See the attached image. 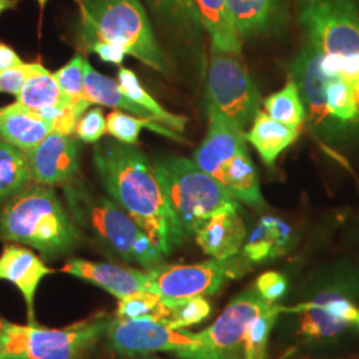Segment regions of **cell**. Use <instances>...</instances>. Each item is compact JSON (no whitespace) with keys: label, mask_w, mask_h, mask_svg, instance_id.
I'll return each mask as SVG.
<instances>
[{"label":"cell","mask_w":359,"mask_h":359,"mask_svg":"<svg viewBox=\"0 0 359 359\" xmlns=\"http://www.w3.org/2000/svg\"><path fill=\"white\" fill-rule=\"evenodd\" d=\"M93 165L116 204L148 233L164 256H170L187 233L149 158L135 145L107 139L95 144Z\"/></svg>","instance_id":"1"},{"label":"cell","mask_w":359,"mask_h":359,"mask_svg":"<svg viewBox=\"0 0 359 359\" xmlns=\"http://www.w3.org/2000/svg\"><path fill=\"white\" fill-rule=\"evenodd\" d=\"M0 240L57 259L76 249L81 231L53 188L32 182L0 206Z\"/></svg>","instance_id":"2"},{"label":"cell","mask_w":359,"mask_h":359,"mask_svg":"<svg viewBox=\"0 0 359 359\" xmlns=\"http://www.w3.org/2000/svg\"><path fill=\"white\" fill-rule=\"evenodd\" d=\"M63 192L79 229L90 231L115 255L144 270L165 264V256L148 233L114 200L90 192L80 175L63 185Z\"/></svg>","instance_id":"3"},{"label":"cell","mask_w":359,"mask_h":359,"mask_svg":"<svg viewBox=\"0 0 359 359\" xmlns=\"http://www.w3.org/2000/svg\"><path fill=\"white\" fill-rule=\"evenodd\" d=\"M298 25L321 53L323 71L353 87L359 80L358 0H297Z\"/></svg>","instance_id":"4"},{"label":"cell","mask_w":359,"mask_h":359,"mask_svg":"<svg viewBox=\"0 0 359 359\" xmlns=\"http://www.w3.org/2000/svg\"><path fill=\"white\" fill-rule=\"evenodd\" d=\"M77 39L81 48L96 40L121 47L154 71L167 72L148 13L140 0H81Z\"/></svg>","instance_id":"5"},{"label":"cell","mask_w":359,"mask_h":359,"mask_svg":"<svg viewBox=\"0 0 359 359\" xmlns=\"http://www.w3.org/2000/svg\"><path fill=\"white\" fill-rule=\"evenodd\" d=\"M176 217L187 234H194L219 213L240 210L238 200L193 158L164 156L154 163Z\"/></svg>","instance_id":"6"},{"label":"cell","mask_w":359,"mask_h":359,"mask_svg":"<svg viewBox=\"0 0 359 359\" xmlns=\"http://www.w3.org/2000/svg\"><path fill=\"white\" fill-rule=\"evenodd\" d=\"M112 318L96 313L60 329L11 323L0 359H87Z\"/></svg>","instance_id":"7"},{"label":"cell","mask_w":359,"mask_h":359,"mask_svg":"<svg viewBox=\"0 0 359 359\" xmlns=\"http://www.w3.org/2000/svg\"><path fill=\"white\" fill-rule=\"evenodd\" d=\"M208 100L210 107L245 132L253 124L261 97L241 55L212 50Z\"/></svg>","instance_id":"8"},{"label":"cell","mask_w":359,"mask_h":359,"mask_svg":"<svg viewBox=\"0 0 359 359\" xmlns=\"http://www.w3.org/2000/svg\"><path fill=\"white\" fill-rule=\"evenodd\" d=\"M269 302L249 287L231 299L216 321L197 333L201 345L180 353L181 359H244L245 341L252 322L271 308Z\"/></svg>","instance_id":"9"},{"label":"cell","mask_w":359,"mask_h":359,"mask_svg":"<svg viewBox=\"0 0 359 359\" xmlns=\"http://www.w3.org/2000/svg\"><path fill=\"white\" fill-rule=\"evenodd\" d=\"M250 265L252 262L240 252L226 259L212 258L193 265L163 264L149 270V274L154 293L165 302H173L216 294L225 283L243 277Z\"/></svg>","instance_id":"10"},{"label":"cell","mask_w":359,"mask_h":359,"mask_svg":"<svg viewBox=\"0 0 359 359\" xmlns=\"http://www.w3.org/2000/svg\"><path fill=\"white\" fill-rule=\"evenodd\" d=\"M105 338L108 347L124 357L152 353H169L177 357L180 353L201 345L197 333L185 329H172L165 323L154 320H126L118 317L109 322Z\"/></svg>","instance_id":"11"},{"label":"cell","mask_w":359,"mask_h":359,"mask_svg":"<svg viewBox=\"0 0 359 359\" xmlns=\"http://www.w3.org/2000/svg\"><path fill=\"white\" fill-rule=\"evenodd\" d=\"M287 313H301L299 333L313 339H330L344 333L351 323H358L359 309L339 289L330 287L305 304L283 308Z\"/></svg>","instance_id":"12"},{"label":"cell","mask_w":359,"mask_h":359,"mask_svg":"<svg viewBox=\"0 0 359 359\" xmlns=\"http://www.w3.org/2000/svg\"><path fill=\"white\" fill-rule=\"evenodd\" d=\"M26 156L35 184L63 187L79 176L80 147L72 136L51 132Z\"/></svg>","instance_id":"13"},{"label":"cell","mask_w":359,"mask_h":359,"mask_svg":"<svg viewBox=\"0 0 359 359\" xmlns=\"http://www.w3.org/2000/svg\"><path fill=\"white\" fill-rule=\"evenodd\" d=\"M290 74L313 127L322 133H335L326 105V83L330 75L323 71L321 53L308 43L295 57Z\"/></svg>","instance_id":"14"},{"label":"cell","mask_w":359,"mask_h":359,"mask_svg":"<svg viewBox=\"0 0 359 359\" xmlns=\"http://www.w3.org/2000/svg\"><path fill=\"white\" fill-rule=\"evenodd\" d=\"M62 273L92 283L117 299L140 292L154 293L149 270L135 269L108 262H96L84 258H71L60 269Z\"/></svg>","instance_id":"15"},{"label":"cell","mask_w":359,"mask_h":359,"mask_svg":"<svg viewBox=\"0 0 359 359\" xmlns=\"http://www.w3.org/2000/svg\"><path fill=\"white\" fill-rule=\"evenodd\" d=\"M55 273L47 266L43 257L20 244L8 243L0 253V281H7L23 295L26 302L27 323L35 321V298L39 285Z\"/></svg>","instance_id":"16"},{"label":"cell","mask_w":359,"mask_h":359,"mask_svg":"<svg viewBox=\"0 0 359 359\" xmlns=\"http://www.w3.org/2000/svg\"><path fill=\"white\" fill-rule=\"evenodd\" d=\"M209 128L204 142L194 151L193 161L210 176H216L221 167L233 156L246 149V132L234 126L213 107H208Z\"/></svg>","instance_id":"17"},{"label":"cell","mask_w":359,"mask_h":359,"mask_svg":"<svg viewBox=\"0 0 359 359\" xmlns=\"http://www.w3.org/2000/svg\"><path fill=\"white\" fill-rule=\"evenodd\" d=\"M194 237L203 252L212 258L226 259L238 255L246 238L240 210L219 213L210 218Z\"/></svg>","instance_id":"18"},{"label":"cell","mask_w":359,"mask_h":359,"mask_svg":"<svg viewBox=\"0 0 359 359\" xmlns=\"http://www.w3.org/2000/svg\"><path fill=\"white\" fill-rule=\"evenodd\" d=\"M51 132V124L43 116L22 104L0 108V140L23 152L34 149Z\"/></svg>","instance_id":"19"},{"label":"cell","mask_w":359,"mask_h":359,"mask_svg":"<svg viewBox=\"0 0 359 359\" xmlns=\"http://www.w3.org/2000/svg\"><path fill=\"white\" fill-rule=\"evenodd\" d=\"M231 23L240 39L256 38L281 26L283 0H228Z\"/></svg>","instance_id":"20"},{"label":"cell","mask_w":359,"mask_h":359,"mask_svg":"<svg viewBox=\"0 0 359 359\" xmlns=\"http://www.w3.org/2000/svg\"><path fill=\"white\" fill-rule=\"evenodd\" d=\"M215 179L218 180L219 184L238 201L257 208L265 206L256 165L248 148L225 163Z\"/></svg>","instance_id":"21"},{"label":"cell","mask_w":359,"mask_h":359,"mask_svg":"<svg viewBox=\"0 0 359 359\" xmlns=\"http://www.w3.org/2000/svg\"><path fill=\"white\" fill-rule=\"evenodd\" d=\"M196 15L212 40V50L241 55L238 38L228 10V0H192Z\"/></svg>","instance_id":"22"},{"label":"cell","mask_w":359,"mask_h":359,"mask_svg":"<svg viewBox=\"0 0 359 359\" xmlns=\"http://www.w3.org/2000/svg\"><path fill=\"white\" fill-rule=\"evenodd\" d=\"M298 133V129L287 127L266 112L259 111L246 132V140L256 148L262 161L268 167H273L280 154L297 140Z\"/></svg>","instance_id":"23"},{"label":"cell","mask_w":359,"mask_h":359,"mask_svg":"<svg viewBox=\"0 0 359 359\" xmlns=\"http://www.w3.org/2000/svg\"><path fill=\"white\" fill-rule=\"evenodd\" d=\"M84 71H86V79H84L86 96L90 104H99L103 107L114 108L116 111L128 112L129 115L157 121V118L149 111H147L145 108H142V105L129 99L121 90L118 83H116L114 79L97 72L90 65L88 60H86Z\"/></svg>","instance_id":"24"},{"label":"cell","mask_w":359,"mask_h":359,"mask_svg":"<svg viewBox=\"0 0 359 359\" xmlns=\"http://www.w3.org/2000/svg\"><path fill=\"white\" fill-rule=\"evenodd\" d=\"M158 25L172 35L185 41H196L201 36V26L192 0H144Z\"/></svg>","instance_id":"25"},{"label":"cell","mask_w":359,"mask_h":359,"mask_svg":"<svg viewBox=\"0 0 359 359\" xmlns=\"http://www.w3.org/2000/svg\"><path fill=\"white\" fill-rule=\"evenodd\" d=\"M292 231L280 218L264 217L245 244L243 253L253 264L280 256L287 249Z\"/></svg>","instance_id":"26"},{"label":"cell","mask_w":359,"mask_h":359,"mask_svg":"<svg viewBox=\"0 0 359 359\" xmlns=\"http://www.w3.org/2000/svg\"><path fill=\"white\" fill-rule=\"evenodd\" d=\"M32 182L26 152L0 140V204Z\"/></svg>","instance_id":"27"},{"label":"cell","mask_w":359,"mask_h":359,"mask_svg":"<svg viewBox=\"0 0 359 359\" xmlns=\"http://www.w3.org/2000/svg\"><path fill=\"white\" fill-rule=\"evenodd\" d=\"M117 80H118L121 90L128 96L129 99H132L135 103L142 105V108L149 111L157 118V121L160 124L165 126L168 128L173 129L181 135L185 132L188 118L184 116L173 115V114L168 112L164 107H161L160 104L157 103L142 87L139 77L132 69L121 67L117 72Z\"/></svg>","instance_id":"28"},{"label":"cell","mask_w":359,"mask_h":359,"mask_svg":"<svg viewBox=\"0 0 359 359\" xmlns=\"http://www.w3.org/2000/svg\"><path fill=\"white\" fill-rule=\"evenodd\" d=\"M142 128L151 129V130H154V133L163 135L168 139H172L175 142H181V144L188 142L179 132L168 128L165 126L154 121V120L128 115L126 112L116 111V109L107 116V132L117 142L129 144V145H136Z\"/></svg>","instance_id":"29"},{"label":"cell","mask_w":359,"mask_h":359,"mask_svg":"<svg viewBox=\"0 0 359 359\" xmlns=\"http://www.w3.org/2000/svg\"><path fill=\"white\" fill-rule=\"evenodd\" d=\"M86 60L81 53H76L67 65L53 72L62 90L63 103L71 105L80 116L84 115L92 105L86 96Z\"/></svg>","instance_id":"30"},{"label":"cell","mask_w":359,"mask_h":359,"mask_svg":"<svg viewBox=\"0 0 359 359\" xmlns=\"http://www.w3.org/2000/svg\"><path fill=\"white\" fill-rule=\"evenodd\" d=\"M264 108L265 112L274 120L298 130L304 126L306 118L305 105L302 103L299 90L293 79L285 84L283 90L266 97L264 100Z\"/></svg>","instance_id":"31"},{"label":"cell","mask_w":359,"mask_h":359,"mask_svg":"<svg viewBox=\"0 0 359 359\" xmlns=\"http://www.w3.org/2000/svg\"><path fill=\"white\" fill-rule=\"evenodd\" d=\"M16 103L36 112L62 103V90L53 74L46 68L38 75L29 77L16 97Z\"/></svg>","instance_id":"32"},{"label":"cell","mask_w":359,"mask_h":359,"mask_svg":"<svg viewBox=\"0 0 359 359\" xmlns=\"http://www.w3.org/2000/svg\"><path fill=\"white\" fill-rule=\"evenodd\" d=\"M170 310L163 298L151 292H140L118 299L116 317L126 320H154L164 322Z\"/></svg>","instance_id":"33"},{"label":"cell","mask_w":359,"mask_h":359,"mask_svg":"<svg viewBox=\"0 0 359 359\" xmlns=\"http://www.w3.org/2000/svg\"><path fill=\"white\" fill-rule=\"evenodd\" d=\"M281 313L283 306L273 304L252 322L245 341L244 359H266L270 333Z\"/></svg>","instance_id":"34"},{"label":"cell","mask_w":359,"mask_h":359,"mask_svg":"<svg viewBox=\"0 0 359 359\" xmlns=\"http://www.w3.org/2000/svg\"><path fill=\"white\" fill-rule=\"evenodd\" d=\"M165 302V301H164ZM170 310L169 317L163 323L172 329H185L197 325L210 316V304L205 297H193L188 299L165 302Z\"/></svg>","instance_id":"35"},{"label":"cell","mask_w":359,"mask_h":359,"mask_svg":"<svg viewBox=\"0 0 359 359\" xmlns=\"http://www.w3.org/2000/svg\"><path fill=\"white\" fill-rule=\"evenodd\" d=\"M46 67L40 62L35 63H25L11 68L8 71L0 72V93H8L18 97L23 90L27 80L29 77L35 76L40 72H43Z\"/></svg>","instance_id":"36"},{"label":"cell","mask_w":359,"mask_h":359,"mask_svg":"<svg viewBox=\"0 0 359 359\" xmlns=\"http://www.w3.org/2000/svg\"><path fill=\"white\" fill-rule=\"evenodd\" d=\"M107 132V117L103 109L96 107L90 108L77 121L75 135L80 142L96 144L100 142Z\"/></svg>","instance_id":"37"},{"label":"cell","mask_w":359,"mask_h":359,"mask_svg":"<svg viewBox=\"0 0 359 359\" xmlns=\"http://www.w3.org/2000/svg\"><path fill=\"white\" fill-rule=\"evenodd\" d=\"M257 292L269 302H277L287 292V281L278 271H266L261 274L256 281Z\"/></svg>","instance_id":"38"},{"label":"cell","mask_w":359,"mask_h":359,"mask_svg":"<svg viewBox=\"0 0 359 359\" xmlns=\"http://www.w3.org/2000/svg\"><path fill=\"white\" fill-rule=\"evenodd\" d=\"M86 51L95 52L103 62L117 65L124 62V57L127 55V52L124 51L121 47L104 40H96L90 43V46L86 48Z\"/></svg>","instance_id":"39"},{"label":"cell","mask_w":359,"mask_h":359,"mask_svg":"<svg viewBox=\"0 0 359 359\" xmlns=\"http://www.w3.org/2000/svg\"><path fill=\"white\" fill-rule=\"evenodd\" d=\"M22 65H25L23 59L16 53L13 47L0 41V72L8 71Z\"/></svg>","instance_id":"40"},{"label":"cell","mask_w":359,"mask_h":359,"mask_svg":"<svg viewBox=\"0 0 359 359\" xmlns=\"http://www.w3.org/2000/svg\"><path fill=\"white\" fill-rule=\"evenodd\" d=\"M11 323H13V322H8L7 320H4L3 317H0V351L3 350L4 344H6L7 334H8V330H10Z\"/></svg>","instance_id":"41"},{"label":"cell","mask_w":359,"mask_h":359,"mask_svg":"<svg viewBox=\"0 0 359 359\" xmlns=\"http://www.w3.org/2000/svg\"><path fill=\"white\" fill-rule=\"evenodd\" d=\"M20 0H0V15L7 10H15Z\"/></svg>","instance_id":"42"},{"label":"cell","mask_w":359,"mask_h":359,"mask_svg":"<svg viewBox=\"0 0 359 359\" xmlns=\"http://www.w3.org/2000/svg\"><path fill=\"white\" fill-rule=\"evenodd\" d=\"M47 1H48V0H38L39 7H40V13H43V11H44V7H46ZM76 1H79V3H80L81 0H76Z\"/></svg>","instance_id":"43"},{"label":"cell","mask_w":359,"mask_h":359,"mask_svg":"<svg viewBox=\"0 0 359 359\" xmlns=\"http://www.w3.org/2000/svg\"><path fill=\"white\" fill-rule=\"evenodd\" d=\"M129 359H161V358H157V357H154V355H151V354H148V355H136V357H129Z\"/></svg>","instance_id":"44"},{"label":"cell","mask_w":359,"mask_h":359,"mask_svg":"<svg viewBox=\"0 0 359 359\" xmlns=\"http://www.w3.org/2000/svg\"><path fill=\"white\" fill-rule=\"evenodd\" d=\"M358 326H359V322H358Z\"/></svg>","instance_id":"45"}]
</instances>
